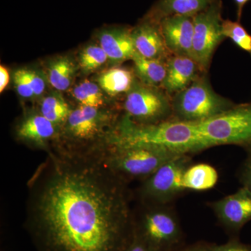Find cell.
Segmentation results:
<instances>
[{"instance_id": "obj_1", "label": "cell", "mask_w": 251, "mask_h": 251, "mask_svg": "<svg viewBox=\"0 0 251 251\" xmlns=\"http://www.w3.org/2000/svg\"><path fill=\"white\" fill-rule=\"evenodd\" d=\"M28 187L25 225L37 251H122L133 237L127 182L104 153L50 150Z\"/></svg>"}, {"instance_id": "obj_2", "label": "cell", "mask_w": 251, "mask_h": 251, "mask_svg": "<svg viewBox=\"0 0 251 251\" xmlns=\"http://www.w3.org/2000/svg\"><path fill=\"white\" fill-rule=\"evenodd\" d=\"M134 145L159 147L179 154L198 153L209 148L199 124L172 119L161 123L140 125L126 115L117 124L110 146Z\"/></svg>"}, {"instance_id": "obj_3", "label": "cell", "mask_w": 251, "mask_h": 251, "mask_svg": "<svg viewBox=\"0 0 251 251\" xmlns=\"http://www.w3.org/2000/svg\"><path fill=\"white\" fill-rule=\"evenodd\" d=\"M112 121V115L101 108L80 105L60 128L65 143L54 150L74 155L105 152L117 126Z\"/></svg>"}, {"instance_id": "obj_4", "label": "cell", "mask_w": 251, "mask_h": 251, "mask_svg": "<svg viewBox=\"0 0 251 251\" xmlns=\"http://www.w3.org/2000/svg\"><path fill=\"white\" fill-rule=\"evenodd\" d=\"M207 73H202L186 89L172 96L173 120L201 124L227 111L235 103L216 93Z\"/></svg>"}, {"instance_id": "obj_5", "label": "cell", "mask_w": 251, "mask_h": 251, "mask_svg": "<svg viewBox=\"0 0 251 251\" xmlns=\"http://www.w3.org/2000/svg\"><path fill=\"white\" fill-rule=\"evenodd\" d=\"M179 153L148 145L109 146L104 152L107 164L122 179L145 180Z\"/></svg>"}, {"instance_id": "obj_6", "label": "cell", "mask_w": 251, "mask_h": 251, "mask_svg": "<svg viewBox=\"0 0 251 251\" xmlns=\"http://www.w3.org/2000/svg\"><path fill=\"white\" fill-rule=\"evenodd\" d=\"M209 148L236 145L251 154V101L236 104L227 111L199 124Z\"/></svg>"}, {"instance_id": "obj_7", "label": "cell", "mask_w": 251, "mask_h": 251, "mask_svg": "<svg viewBox=\"0 0 251 251\" xmlns=\"http://www.w3.org/2000/svg\"><path fill=\"white\" fill-rule=\"evenodd\" d=\"M143 206L138 217L134 216L135 233L157 251H171L177 247L183 232L175 211L168 204Z\"/></svg>"}, {"instance_id": "obj_8", "label": "cell", "mask_w": 251, "mask_h": 251, "mask_svg": "<svg viewBox=\"0 0 251 251\" xmlns=\"http://www.w3.org/2000/svg\"><path fill=\"white\" fill-rule=\"evenodd\" d=\"M191 165L189 154L174 157L143 180L138 191L143 204L166 205L184 192L183 176Z\"/></svg>"}, {"instance_id": "obj_9", "label": "cell", "mask_w": 251, "mask_h": 251, "mask_svg": "<svg viewBox=\"0 0 251 251\" xmlns=\"http://www.w3.org/2000/svg\"><path fill=\"white\" fill-rule=\"evenodd\" d=\"M124 107L126 115L140 125L161 123L173 117L171 96L144 83L135 82L127 93Z\"/></svg>"}, {"instance_id": "obj_10", "label": "cell", "mask_w": 251, "mask_h": 251, "mask_svg": "<svg viewBox=\"0 0 251 251\" xmlns=\"http://www.w3.org/2000/svg\"><path fill=\"white\" fill-rule=\"evenodd\" d=\"M193 18V58L201 72L207 73L214 52L226 39L222 31V1L217 0Z\"/></svg>"}, {"instance_id": "obj_11", "label": "cell", "mask_w": 251, "mask_h": 251, "mask_svg": "<svg viewBox=\"0 0 251 251\" xmlns=\"http://www.w3.org/2000/svg\"><path fill=\"white\" fill-rule=\"evenodd\" d=\"M220 224L237 232L251 221V191L242 186L237 192L211 203Z\"/></svg>"}, {"instance_id": "obj_12", "label": "cell", "mask_w": 251, "mask_h": 251, "mask_svg": "<svg viewBox=\"0 0 251 251\" xmlns=\"http://www.w3.org/2000/svg\"><path fill=\"white\" fill-rule=\"evenodd\" d=\"M159 25L167 49L171 54L193 58L194 23L192 17L169 16L161 20Z\"/></svg>"}, {"instance_id": "obj_13", "label": "cell", "mask_w": 251, "mask_h": 251, "mask_svg": "<svg viewBox=\"0 0 251 251\" xmlns=\"http://www.w3.org/2000/svg\"><path fill=\"white\" fill-rule=\"evenodd\" d=\"M131 36L135 51L144 57L166 61L171 55L162 36L159 23L144 20L131 30Z\"/></svg>"}, {"instance_id": "obj_14", "label": "cell", "mask_w": 251, "mask_h": 251, "mask_svg": "<svg viewBox=\"0 0 251 251\" xmlns=\"http://www.w3.org/2000/svg\"><path fill=\"white\" fill-rule=\"evenodd\" d=\"M166 65V76L161 87L171 97L186 89L202 73L197 62L186 56L171 54Z\"/></svg>"}, {"instance_id": "obj_15", "label": "cell", "mask_w": 251, "mask_h": 251, "mask_svg": "<svg viewBox=\"0 0 251 251\" xmlns=\"http://www.w3.org/2000/svg\"><path fill=\"white\" fill-rule=\"evenodd\" d=\"M58 128L41 113H34L25 117L18 125L16 135L25 143L49 152L50 142L56 140Z\"/></svg>"}, {"instance_id": "obj_16", "label": "cell", "mask_w": 251, "mask_h": 251, "mask_svg": "<svg viewBox=\"0 0 251 251\" xmlns=\"http://www.w3.org/2000/svg\"><path fill=\"white\" fill-rule=\"evenodd\" d=\"M100 47L114 64L132 59L135 49L131 31L126 28L115 27L104 29L99 35Z\"/></svg>"}, {"instance_id": "obj_17", "label": "cell", "mask_w": 251, "mask_h": 251, "mask_svg": "<svg viewBox=\"0 0 251 251\" xmlns=\"http://www.w3.org/2000/svg\"><path fill=\"white\" fill-rule=\"evenodd\" d=\"M217 0H159L149 13L146 19L159 23L173 16L194 17L209 8Z\"/></svg>"}, {"instance_id": "obj_18", "label": "cell", "mask_w": 251, "mask_h": 251, "mask_svg": "<svg viewBox=\"0 0 251 251\" xmlns=\"http://www.w3.org/2000/svg\"><path fill=\"white\" fill-rule=\"evenodd\" d=\"M219 175L214 167L206 163L191 165L183 176L185 190L204 191L211 189L217 184Z\"/></svg>"}, {"instance_id": "obj_19", "label": "cell", "mask_w": 251, "mask_h": 251, "mask_svg": "<svg viewBox=\"0 0 251 251\" xmlns=\"http://www.w3.org/2000/svg\"><path fill=\"white\" fill-rule=\"evenodd\" d=\"M135 72L145 85L158 87L166 76V61L148 59L135 52L133 58Z\"/></svg>"}, {"instance_id": "obj_20", "label": "cell", "mask_w": 251, "mask_h": 251, "mask_svg": "<svg viewBox=\"0 0 251 251\" xmlns=\"http://www.w3.org/2000/svg\"><path fill=\"white\" fill-rule=\"evenodd\" d=\"M135 83L133 74L128 69L112 68L99 76L100 88L109 95L115 97L117 94L128 93Z\"/></svg>"}, {"instance_id": "obj_21", "label": "cell", "mask_w": 251, "mask_h": 251, "mask_svg": "<svg viewBox=\"0 0 251 251\" xmlns=\"http://www.w3.org/2000/svg\"><path fill=\"white\" fill-rule=\"evenodd\" d=\"M75 71V64L69 57L54 59L49 66L50 84L57 90H67L72 85Z\"/></svg>"}, {"instance_id": "obj_22", "label": "cell", "mask_w": 251, "mask_h": 251, "mask_svg": "<svg viewBox=\"0 0 251 251\" xmlns=\"http://www.w3.org/2000/svg\"><path fill=\"white\" fill-rule=\"evenodd\" d=\"M72 111L65 100L59 95L46 97L41 105V115L57 126L59 129L67 122Z\"/></svg>"}, {"instance_id": "obj_23", "label": "cell", "mask_w": 251, "mask_h": 251, "mask_svg": "<svg viewBox=\"0 0 251 251\" xmlns=\"http://www.w3.org/2000/svg\"><path fill=\"white\" fill-rule=\"evenodd\" d=\"M73 96L82 106L101 108L105 103L103 93L97 84L86 80L73 90Z\"/></svg>"}, {"instance_id": "obj_24", "label": "cell", "mask_w": 251, "mask_h": 251, "mask_svg": "<svg viewBox=\"0 0 251 251\" xmlns=\"http://www.w3.org/2000/svg\"><path fill=\"white\" fill-rule=\"evenodd\" d=\"M222 31L225 38H229L242 50L251 57V35L240 22L223 20Z\"/></svg>"}, {"instance_id": "obj_25", "label": "cell", "mask_w": 251, "mask_h": 251, "mask_svg": "<svg viewBox=\"0 0 251 251\" xmlns=\"http://www.w3.org/2000/svg\"><path fill=\"white\" fill-rule=\"evenodd\" d=\"M108 59L100 46H89L80 53V65L85 72H93L103 65Z\"/></svg>"}, {"instance_id": "obj_26", "label": "cell", "mask_w": 251, "mask_h": 251, "mask_svg": "<svg viewBox=\"0 0 251 251\" xmlns=\"http://www.w3.org/2000/svg\"><path fill=\"white\" fill-rule=\"evenodd\" d=\"M20 71L30 85L34 96L38 97L44 93L46 88V82L39 74L27 69H20Z\"/></svg>"}, {"instance_id": "obj_27", "label": "cell", "mask_w": 251, "mask_h": 251, "mask_svg": "<svg viewBox=\"0 0 251 251\" xmlns=\"http://www.w3.org/2000/svg\"><path fill=\"white\" fill-rule=\"evenodd\" d=\"M14 81L16 90L21 97L23 98H31L34 97V92L31 90L30 85L23 76L20 69L15 72Z\"/></svg>"}, {"instance_id": "obj_28", "label": "cell", "mask_w": 251, "mask_h": 251, "mask_svg": "<svg viewBox=\"0 0 251 251\" xmlns=\"http://www.w3.org/2000/svg\"><path fill=\"white\" fill-rule=\"evenodd\" d=\"M122 251H157L143 240L133 230V235L126 247Z\"/></svg>"}, {"instance_id": "obj_29", "label": "cell", "mask_w": 251, "mask_h": 251, "mask_svg": "<svg viewBox=\"0 0 251 251\" xmlns=\"http://www.w3.org/2000/svg\"><path fill=\"white\" fill-rule=\"evenodd\" d=\"M213 251H251V247L237 239H232L221 245H214Z\"/></svg>"}, {"instance_id": "obj_30", "label": "cell", "mask_w": 251, "mask_h": 251, "mask_svg": "<svg viewBox=\"0 0 251 251\" xmlns=\"http://www.w3.org/2000/svg\"><path fill=\"white\" fill-rule=\"evenodd\" d=\"M239 179L243 186L251 191V154L244 162L239 174Z\"/></svg>"}, {"instance_id": "obj_31", "label": "cell", "mask_w": 251, "mask_h": 251, "mask_svg": "<svg viewBox=\"0 0 251 251\" xmlns=\"http://www.w3.org/2000/svg\"><path fill=\"white\" fill-rule=\"evenodd\" d=\"M213 244L207 243L200 242L190 246L181 251H213Z\"/></svg>"}, {"instance_id": "obj_32", "label": "cell", "mask_w": 251, "mask_h": 251, "mask_svg": "<svg viewBox=\"0 0 251 251\" xmlns=\"http://www.w3.org/2000/svg\"><path fill=\"white\" fill-rule=\"evenodd\" d=\"M9 74L7 69L3 66L0 67V92L2 93L9 82Z\"/></svg>"}, {"instance_id": "obj_33", "label": "cell", "mask_w": 251, "mask_h": 251, "mask_svg": "<svg viewBox=\"0 0 251 251\" xmlns=\"http://www.w3.org/2000/svg\"><path fill=\"white\" fill-rule=\"evenodd\" d=\"M249 1H251V0H234L236 6H237V21L238 22H240L243 9H244V6Z\"/></svg>"}]
</instances>
